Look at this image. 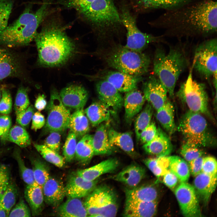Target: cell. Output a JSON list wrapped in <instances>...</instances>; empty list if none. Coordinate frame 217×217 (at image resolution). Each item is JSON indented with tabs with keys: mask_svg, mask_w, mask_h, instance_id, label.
Masks as SVG:
<instances>
[{
	"mask_svg": "<svg viewBox=\"0 0 217 217\" xmlns=\"http://www.w3.org/2000/svg\"><path fill=\"white\" fill-rule=\"evenodd\" d=\"M42 187L44 201L52 206H58L66 196L63 184L50 176Z\"/></svg>",
	"mask_w": 217,
	"mask_h": 217,
	"instance_id": "7402d4cb",
	"label": "cell"
},
{
	"mask_svg": "<svg viewBox=\"0 0 217 217\" xmlns=\"http://www.w3.org/2000/svg\"><path fill=\"white\" fill-rule=\"evenodd\" d=\"M143 162L158 180L169 170L168 156L149 158Z\"/></svg>",
	"mask_w": 217,
	"mask_h": 217,
	"instance_id": "74e56055",
	"label": "cell"
},
{
	"mask_svg": "<svg viewBox=\"0 0 217 217\" xmlns=\"http://www.w3.org/2000/svg\"><path fill=\"white\" fill-rule=\"evenodd\" d=\"M96 89L99 100L108 106L113 112H117L123 105L124 98L113 85L103 80L96 83Z\"/></svg>",
	"mask_w": 217,
	"mask_h": 217,
	"instance_id": "9a60e30c",
	"label": "cell"
},
{
	"mask_svg": "<svg viewBox=\"0 0 217 217\" xmlns=\"http://www.w3.org/2000/svg\"><path fill=\"white\" fill-rule=\"evenodd\" d=\"M9 213L0 203V217H8Z\"/></svg>",
	"mask_w": 217,
	"mask_h": 217,
	"instance_id": "e7e4bbea",
	"label": "cell"
},
{
	"mask_svg": "<svg viewBox=\"0 0 217 217\" xmlns=\"http://www.w3.org/2000/svg\"><path fill=\"white\" fill-rule=\"evenodd\" d=\"M108 134L109 142L112 146L120 148L130 155H133L134 149L131 133L120 132L108 127Z\"/></svg>",
	"mask_w": 217,
	"mask_h": 217,
	"instance_id": "1f68e13d",
	"label": "cell"
},
{
	"mask_svg": "<svg viewBox=\"0 0 217 217\" xmlns=\"http://www.w3.org/2000/svg\"><path fill=\"white\" fill-rule=\"evenodd\" d=\"M143 96L156 110L161 107L168 100L167 90L156 76H151L143 86Z\"/></svg>",
	"mask_w": 217,
	"mask_h": 217,
	"instance_id": "5bb4252c",
	"label": "cell"
},
{
	"mask_svg": "<svg viewBox=\"0 0 217 217\" xmlns=\"http://www.w3.org/2000/svg\"><path fill=\"white\" fill-rule=\"evenodd\" d=\"M125 202L157 201L156 189L151 185L142 186L126 188Z\"/></svg>",
	"mask_w": 217,
	"mask_h": 217,
	"instance_id": "f1b7e54d",
	"label": "cell"
},
{
	"mask_svg": "<svg viewBox=\"0 0 217 217\" xmlns=\"http://www.w3.org/2000/svg\"><path fill=\"white\" fill-rule=\"evenodd\" d=\"M168 158L169 170L177 177L181 182H187L190 174L187 162L177 156H168Z\"/></svg>",
	"mask_w": 217,
	"mask_h": 217,
	"instance_id": "8d00e7d4",
	"label": "cell"
},
{
	"mask_svg": "<svg viewBox=\"0 0 217 217\" xmlns=\"http://www.w3.org/2000/svg\"><path fill=\"white\" fill-rule=\"evenodd\" d=\"M136 6L143 9L176 8L198 0H134Z\"/></svg>",
	"mask_w": 217,
	"mask_h": 217,
	"instance_id": "836d02e7",
	"label": "cell"
},
{
	"mask_svg": "<svg viewBox=\"0 0 217 217\" xmlns=\"http://www.w3.org/2000/svg\"><path fill=\"white\" fill-rule=\"evenodd\" d=\"M7 184L5 186H3L0 188V203L1 202V198L2 193L5 189Z\"/></svg>",
	"mask_w": 217,
	"mask_h": 217,
	"instance_id": "03108f58",
	"label": "cell"
},
{
	"mask_svg": "<svg viewBox=\"0 0 217 217\" xmlns=\"http://www.w3.org/2000/svg\"><path fill=\"white\" fill-rule=\"evenodd\" d=\"M27 94V89L23 86L18 88L16 96L14 110L17 114L26 109L30 105Z\"/></svg>",
	"mask_w": 217,
	"mask_h": 217,
	"instance_id": "bcb514c9",
	"label": "cell"
},
{
	"mask_svg": "<svg viewBox=\"0 0 217 217\" xmlns=\"http://www.w3.org/2000/svg\"><path fill=\"white\" fill-rule=\"evenodd\" d=\"M45 20L34 38L38 62L44 67L61 66L74 55L75 45L66 34V26L58 19L52 17Z\"/></svg>",
	"mask_w": 217,
	"mask_h": 217,
	"instance_id": "7a4b0ae2",
	"label": "cell"
},
{
	"mask_svg": "<svg viewBox=\"0 0 217 217\" xmlns=\"http://www.w3.org/2000/svg\"><path fill=\"white\" fill-rule=\"evenodd\" d=\"M19 152L17 150L15 151L14 157L17 162L20 175L26 186L32 185L36 183L33 171L26 165Z\"/></svg>",
	"mask_w": 217,
	"mask_h": 217,
	"instance_id": "ee69618b",
	"label": "cell"
},
{
	"mask_svg": "<svg viewBox=\"0 0 217 217\" xmlns=\"http://www.w3.org/2000/svg\"><path fill=\"white\" fill-rule=\"evenodd\" d=\"M68 128L74 133L77 137L81 138L87 134L90 128L89 121L83 108L76 109L71 115Z\"/></svg>",
	"mask_w": 217,
	"mask_h": 217,
	"instance_id": "e575fe53",
	"label": "cell"
},
{
	"mask_svg": "<svg viewBox=\"0 0 217 217\" xmlns=\"http://www.w3.org/2000/svg\"><path fill=\"white\" fill-rule=\"evenodd\" d=\"M77 11L101 39L118 34L124 27L113 0H94Z\"/></svg>",
	"mask_w": 217,
	"mask_h": 217,
	"instance_id": "277c9868",
	"label": "cell"
},
{
	"mask_svg": "<svg viewBox=\"0 0 217 217\" xmlns=\"http://www.w3.org/2000/svg\"><path fill=\"white\" fill-rule=\"evenodd\" d=\"M18 194L17 186L9 181L2 193L0 202L9 213L16 203Z\"/></svg>",
	"mask_w": 217,
	"mask_h": 217,
	"instance_id": "60d3db41",
	"label": "cell"
},
{
	"mask_svg": "<svg viewBox=\"0 0 217 217\" xmlns=\"http://www.w3.org/2000/svg\"><path fill=\"white\" fill-rule=\"evenodd\" d=\"M12 102L11 94L6 89H3L0 100V113L7 115L11 112Z\"/></svg>",
	"mask_w": 217,
	"mask_h": 217,
	"instance_id": "816d5d0a",
	"label": "cell"
},
{
	"mask_svg": "<svg viewBox=\"0 0 217 217\" xmlns=\"http://www.w3.org/2000/svg\"><path fill=\"white\" fill-rule=\"evenodd\" d=\"M77 137L74 133L70 131L63 147V154L65 161L71 162L74 158L77 144Z\"/></svg>",
	"mask_w": 217,
	"mask_h": 217,
	"instance_id": "f6af8a7d",
	"label": "cell"
},
{
	"mask_svg": "<svg viewBox=\"0 0 217 217\" xmlns=\"http://www.w3.org/2000/svg\"><path fill=\"white\" fill-rule=\"evenodd\" d=\"M216 185L217 175H211L201 172L195 176L193 186L199 199L206 205Z\"/></svg>",
	"mask_w": 217,
	"mask_h": 217,
	"instance_id": "ffe728a7",
	"label": "cell"
},
{
	"mask_svg": "<svg viewBox=\"0 0 217 217\" xmlns=\"http://www.w3.org/2000/svg\"><path fill=\"white\" fill-rule=\"evenodd\" d=\"M31 163L35 182L42 187L50 176L48 169L45 164L39 159H32Z\"/></svg>",
	"mask_w": 217,
	"mask_h": 217,
	"instance_id": "7bdbcfd3",
	"label": "cell"
},
{
	"mask_svg": "<svg viewBox=\"0 0 217 217\" xmlns=\"http://www.w3.org/2000/svg\"><path fill=\"white\" fill-rule=\"evenodd\" d=\"M177 129L185 143L200 148L216 146V139L201 113L189 110L181 117Z\"/></svg>",
	"mask_w": 217,
	"mask_h": 217,
	"instance_id": "52a82bcc",
	"label": "cell"
},
{
	"mask_svg": "<svg viewBox=\"0 0 217 217\" xmlns=\"http://www.w3.org/2000/svg\"><path fill=\"white\" fill-rule=\"evenodd\" d=\"M46 1L36 11L31 5L26 7L19 17L0 32V45L9 47L27 45L34 39L42 23L55 10Z\"/></svg>",
	"mask_w": 217,
	"mask_h": 217,
	"instance_id": "3957f363",
	"label": "cell"
},
{
	"mask_svg": "<svg viewBox=\"0 0 217 217\" xmlns=\"http://www.w3.org/2000/svg\"><path fill=\"white\" fill-rule=\"evenodd\" d=\"M94 0H64L60 4L67 8H72L77 11L82 7L89 5Z\"/></svg>",
	"mask_w": 217,
	"mask_h": 217,
	"instance_id": "6f0895ef",
	"label": "cell"
},
{
	"mask_svg": "<svg viewBox=\"0 0 217 217\" xmlns=\"http://www.w3.org/2000/svg\"><path fill=\"white\" fill-rule=\"evenodd\" d=\"M34 114V109L32 105H29L26 109L16 114V121L22 127L27 126L32 120Z\"/></svg>",
	"mask_w": 217,
	"mask_h": 217,
	"instance_id": "db71d44e",
	"label": "cell"
},
{
	"mask_svg": "<svg viewBox=\"0 0 217 217\" xmlns=\"http://www.w3.org/2000/svg\"><path fill=\"white\" fill-rule=\"evenodd\" d=\"M175 194L181 212L185 217H202L199 199L193 186L186 182H181Z\"/></svg>",
	"mask_w": 217,
	"mask_h": 217,
	"instance_id": "4fadbf2b",
	"label": "cell"
},
{
	"mask_svg": "<svg viewBox=\"0 0 217 217\" xmlns=\"http://www.w3.org/2000/svg\"><path fill=\"white\" fill-rule=\"evenodd\" d=\"M202 172L211 175H217V161L215 158L210 156L204 157Z\"/></svg>",
	"mask_w": 217,
	"mask_h": 217,
	"instance_id": "f5cc1de1",
	"label": "cell"
},
{
	"mask_svg": "<svg viewBox=\"0 0 217 217\" xmlns=\"http://www.w3.org/2000/svg\"><path fill=\"white\" fill-rule=\"evenodd\" d=\"M157 201L125 202L123 216L126 217H153L157 212Z\"/></svg>",
	"mask_w": 217,
	"mask_h": 217,
	"instance_id": "4316f807",
	"label": "cell"
},
{
	"mask_svg": "<svg viewBox=\"0 0 217 217\" xmlns=\"http://www.w3.org/2000/svg\"><path fill=\"white\" fill-rule=\"evenodd\" d=\"M145 168L139 165L131 164L112 177L116 181L125 184L130 187H136L144 178Z\"/></svg>",
	"mask_w": 217,
	"mask_h": 217,
	"instance_id": "d4e9b609",
	"label": "cell"
},
{
	"mask_svg": "<svg viewBox=\"0 0 217 217\" xmlns=\"http://www.w3.org/2000/svg\"><path fill=\"white\" fill-rule=\"evenodd\" d=\"M46 107L48 115L45 124L46 129L49 132H61L68 128L71 114L69 110L62 103L59 94L55 90L51 92Z\"/></svg>",
	"mask_w": 217,
	"mask_h": 217,
	"instance_id": "7c38bea8",
	"label": "cell"
},
{
	"mask_svg": "<svg viewBox=\"0 0 217 217\" xmlns=\"http://www.w3.org/2000/svg\"><path fill=\"white\" fill-rule=\"evenodd\" d=\"M11 125V120L9 116L5 115L0 116V137L2 142L6 141Z\"/></svg>",
	"mask_w": 217,
	"mask_h": 217,
	"instance_id": "11a10c76",
	"label": "cell"
},
{
	"mask_svg": "<svg viewBox=\"0 0 217 217\" xmlns=\"http://www.w3.org/2000/svg\"><path fill=\"white\" fill-rule=\"evenodd\" d=\"M59 95L66 107L76 109L83 108L88 97V93L85 88L77 84L71 85L64 87Z\"/></svg>",
	"mask_w": 217,
	"mask_h": 217,
	"instance_id": "e0dca14e",
	"label": "cell"
},
{
	"mask_svg": "<svg viewBox=\"0 0 217 217\" xmlns=\"http://www.w3.org/2000/svg\"><path fill=\"white\" fill-rule=\"evenodd\" d=\"M47 102L45 96L39 94L36 98L35 103V108L39 111L45 109L46 107Z\"/></svg>",
	"mask_w": 217,
	"mask_h": 217,
	"instance_id": "be15d7a7",
	"label": "cell"
},
{
	"mask_svg": "<svg viewBox=\"0 0 217 217\" xmlns=\"http://www.w3.org/2000/svg\"><path fill=\"white\" fill-rule=\"evenodd\" d=\"M34 146L37 151L47 162L59 168L62 167L65 164L64 157L44 145L35 143Z\"/></svg>",
	"mask_w": 217,
	"mask_h": 217,
	"instance_id": "b9f144b4",
	"label": "cell"
},
{
	"mask_svg": "<svg viewBox=\"0 0 217 217\" xmlns=\"http://www.w3.org/2000/svg\"><path fill=\"white\" fill-rule=\"evenodd\" d=\"M93 137V135L86 134L77 143L74 157L82 165L88 164L94 155Z\"/></svg>",
	"mask_w": 217,
	"mask_h": 217,
	"instance_id": "d590c367",
	"label": "cell"
},
{
	"mask_svg": "<svg viewBox=\"0 0 217 217\" xmlns=\"http://www.w3.org/2000/svg\"><path fill=\"white\" fill-rule=\"evenodd\" d=\"M203 157H200L188 162L190 173L194 176L202 172L204 158Z\"/></svg>",
	"mask_w": 217,
	"mask_h": 217,
	"instance_id": "680465c9",
	"label": "cell"
},
{
	"mask_svg": "<svg viewBox=\"0 0 217 217\" xmlns=\"http://www.w3.org/2000/svg\"><path fill=\"white\" fill-rule=\"evenodd\" d=\"M6 141L14 143L22 148L27 147L31 144L30 137L27 131L21 126L18 125L10 128Z\"/></svg>",
	"mask_w": 217,
	"mask_h": 217,
	"instance_id": "f35d334b",
	"label": "cell"
},
{
	"mask_svg": "<svg viewBox=\"0 0 217 217\" xmlns=\"http://www.w3.org/2000/svg\"><path fill=\"white\" fill-rule=\"evenodd\" d=\"M13 5L12 0H0V32L7 26Z\"/></svg>",
	"mask_w": 217,
	"mask_h": 217,
	"instance_id": "7dc6e473",
	"label": "cell"
},
{
	"mask_svg": "<svg viewBox=\"0 0 217 217\" xmlns=\"http://www.w3.org/2000/svg\"><path fill=\"white\" fill-rule=\"evenodd\" d=\"M187 65L185 55L178 48H171L166 53L161 48L156 51L153 62V71L171 97L174 96L177 81Z\"/></svg>",
	"mask_w": 217,
	"mask_h": 217,
	"instance_id": "8992f818",
	"label": "cell"
},
{
	"mask_svg": "<svg viewBox=\"0 0 217 217\" xmlns=\"http://www.w3.org/2000/svg\"><path fill=\"white\" fill-rule=\"evenodd\" d=\"M1 90H0V100L1 99Z\"/></svg>",
	"mask_w": 217,
	"mask_h": 217,
	"instance_id": "003e7915",
	"label": "cell"
},
{
	"mask_svg": "<svg viewBox=\"0 0 217 217\" xmlns=\"http://www.w3.org/2000/svg\"><path fill=\"white\" fill-rule=\"evenodd\" d=\"M24 196L32 215H39L43 210L44 201L42 187L36 182L32 185L26 186Z\"/></svg>",
	"mask_w": 217,
	"mask_h": 217,
	"instance_id": "83f0119b",
	"label": "cell"
},
{
	"mask_svg": "<svg viewBox=\"0 0 217 217\" xmlns=\"http://www.w3.org/2000/svg\"><path fill=\"white\" fill-rule=\"evenodd\" d=\"M32 120L31 128L35 131L42 128L45 124L44 116L39 111L34 113Z\"/></svg>",
	"mask_w": 217,
	"mask_h": 217,
	"instance_id": "94428289",
	"label": "cell"
},
{
	"mask_svg": "<svg viewBox=\"0 0 217 217\" xmlns=\"http://www.w3.org/2000/svg\"><path fill=\"white\" fill-rule=\"evenodd\" d=\"M119 165L118 160L111 158L103 161L91 167L77 171L75 173L84 179L93 181L102 175L111 173L116 170Z\"/></svg>",
	"mask_w": 217,
	"mask_h": 217,
	"instance_id": "cb8c5ba5",
	"label": "cell"
},
{
	"mask_svg": "<svg viewBox=\"0 0 217 217\" xmlns=\"http://www.w3.org/2000/svg\"><path fill=\"white\" fill-rule=\"evenodd\" d=\"M217 41L216 38L205 40L196 49L193 68L206 79L212 77L215 87H217Z\"/></svg>",
	"mask_w": 217,
	"mask_h": 217,
	"instance_id": "30bf717a",
	"label": "cell"
},
{
	"mask_svg": "<svg viewBox=\"0 0 217 217\" xmlns=\"http://www.w3.org/2000/svg\"><path fill=\"white\" fill-rule=\"evenodd\" d=\"M141 77L118 71H110L102 72L100 78L109 82L120 92L126 93L137 88Z\"/></svg>",
	"mask_w": 217,
	"mask_h": 217,
	"instance_id": "2e32d148",
	"label": "cell"
},
{
	"mask_svg": "<svg viewBox=\"0 0 217 217\" xmlns=\"http://www.w3.org/2000/svg\"><path fill=\"white\" fill-rule=\"evenodd\" d=\"M102 58L109 67L134 76L147 73L151 63L149 56L142 52L134 51L125 46L113 44L102 52Z\"/></svg>",
	"mask_w": 217,
	"mask_h": 217,
	"instance_id": "5b68a950",
	"label": "cell"
},
{
	"mask_svg": "<svg viewBox=\"0 0 217 217\" xmlns=\"http://www.w3.org/2000/svg\"><path fill=\"white\" fill-rule=\"evenodd\" d=\"M200 148L184 143L181 146V153L185 160L188 162L197 158L203 156L205 153Z\"/></svg>",
	"mask_w": 217,
	"mask_h": 217,
	"instance_id": "c3c4849f",
	"label": "cell"
},
{
	"mask_svg": "<svg viewBox=\"0 0 217 217\" xmlns=\"http://www.w3.org/2000/svg\"><path fill=\"white\" fill-rule=\"evenodd\" d=\"M98 180H86L75 173L69 177L65 186L66 196L80 198L87 196L96 186Z\"/></svg>",
	"mask_w": 217,
	"mask_h": 217,
	"instance_id": "ac0fdd59",
	"label": "cell"
},
{
	"mask_svg": "<svg viewBox=\"0 0 217 217\" xmlns=\"http://www.w3.org/2000/svg\"><path fill=\"white\" fill-rule=\"evenodd\" d=\"M141 111L136 118L135 122V131L137 141L140 140V135L143 131L151 121L153 108L148 103Z\"/></svg>",
	"mask_w": 217,
	"mask_h": 217,
	"instance_id": "ab89813d",
	"label": "cell"
},
{
	"mask_svg": "<svg viewBox=\"0 0 217 217\" xmlns=\"http://www.w3.org/2000/svg\"><path fill=\"white\" fill-rule=\"evenodd\" d=\"M145 101L143 95L137 88L126 93L123 105L127 123H131L135 116L141 112Z\"/></svg>",
	"mask_w": 217,
	"mask_h": 217,
	"instance_id": "603a6c76",
	"label": "cell"
},
{
	"mask_svg": "<svg viewBox=\"0 0 217 217\" xmlns=\"http://www.w3.org/2000/svg\"><path fill=\"white\" fill-rule=\"evenodd\" d=\"M161 177L162 178L163 183L172 189L175 187L179 180L177 177L170 170Z\"/></svg>",
	"mask_w": 217,
	"mask_h": 217,
	"instance_id": "91938a15",
	"label": "cell"
},
{
	"mask_svg": "<svg viewBox=\"0 0 217 217\" xmlns=\"http://www.w3.org/2000/svg\"><path fill=\"white\" fill-rule=\"evenodd\" d=\"M10 181V171L5 165L0 164V188L6 185Z\"/></svg>",
	"mask_w": 217,
	"mask_h": 217,
	"instance_id": "6125c7cd",
	"label": "cell"
},
{
	"mask_svg": "<svg viewBox=\"0 0 217 217\" xmlns=\"http://www.w3.org/2000/svg\"><path fill=\"white\" fill-rule=\"evenodd\" d=\"M92 126L96 127L108 121L111 117V109L104 103L99 100L93 102L84 110Z\"/></svg>",
	"mask_w": 217,
	"mask_h": 217,
	"instance_id": "f546056e",
	"label": "cell"
},
{
	"mask_svg": "<svg viewBox=\"0 0 217 217\" xmlns=\"http://www.w3.org/2000/svg\"><path fill=\"white\" fill-rule=\"evenodd\" d=\"M156 111V119L168 134L172 135L177 130L175 121V109L173 104L168 99Z\"/></svg>",
	"mask_w": 217,
	"mask_h": 217,
	"instance_id": "4dcf8cb0",
	"label": "cell"
},
{
	"mask_svg": "<svg viewBox=\"0 0 217 217\" xmlns=\"http://www.w3.org/2000/svg\"><path fill=\"white\" fill-rule=\"evenodd\" d=\"M217 6L216 0H198L165 10L152 24L165 35L208 37L217 33Z\"/></svg>",
	"mask_w": 217,
	"mask_h": 217,
	"instance_id": "6da1fadb",
	"label": "cell"
},
{
	"mask_svg": "<svg viewBox=\"0 0 217 217\" xmlns=\"http://www.w3.org/2000/svg\"><path fill=\"white\" fill-rule=\"evenodd\" d=\"M119 12L127 32V42L125 46L126 47L136 51L142 52L150 43L162 39V36H155L141 31L137 26L135 16L127 6L123 5Z\"/></svg>",
	"mask_w": 217,
	"mask_h": 217,
	"instance_id": "8fae6325",
	"label": "cell"
},
{
	"mask_svg": "<svg viewBox=\"0 0 217 217\" xmlns=\"http://www.w3.org/2000/svg\"><path fill=\"white\" fill-rule=\"evenodd\" d=\"M86 197L84 205L91 217H115L118 209L115 191L106 185L96 186Z\"/></svg>",
	"mask_w": 217,
	"mask_h": 217,
	"instance_id": "ba28073f",
	"label": "cell"
},
{
	"mask_svg": "<svg viewBox=\"0 0 217 217\" xmlns=\"http://www.w3.org/2000/svg\"><path fill=\"white\" fill-rule=\"evenodd\" d=\"M104 122L99 124L93 137L94 155L111 154L115 151L114 146L110 143L108 137V123Z\"/></svg>",
	"mask_w": 217,
	"mask_h": 217,
	"instance_id": "484cf974",
	"label": "cell"
},
{
	"mask_svg": "<svg viewBox=\"0 0 217 217\" xmlns=\"http://www.w3.org/2000/svg\"><path fill=\"white\" fill-rule=\"evenodd\" d=\"M143 148L148 154L158 156H167L173 146L168 135L160 128H157L156 134L149 142L143 144Z\"/></svg>",
	"mask_w": 217,
	"mask_h": 217,
	"instance_id": "d6986e66",
	"label": "cell"
},
{
	"mask_svg": "<svg viewBox=\"0 0 217 217\" xmlns=\"http://www.w3.org/2000/svg\"><path fill=\"white\" fill-rule=\"evenodd\" d=\"M49 132V134L45 140L44 145L59 153L61 146L60 132L55 131Z\"/></svg>",
	"mask_w": 217,
	"mask_h": 217,
	"instance_id": "f907efd6",
	"label": "cell"
},
{
	"mask_svg": "<svg viewBox=\"0 0 217 217\" xmlns=\"http://www.w3.org/2000/svg\"><path fill=\"white\" fill-rule=\"evenodd\" d=\"M58 215L61 217H86L88 214L80 198L68 197L58 208Z\"/></svg>",
	"mask_w": 217,
	"mask_h": 217,
	"instance_id": "d6a6232c",
	"label": "cell"
},
{
	"mask_svg": "<svg viewBox=\"0 0 217 217\" xmlns=\"http://www.w3.org/2000/svg\"><path fill=\"white\" fill-rule=\"evenodd\" d=\"M31 215L30 207L24 200L21 198L14 207L10 210L8 217H29Z\"/></svg>",
	"mask_w": 217,
	"mask_h": 217,
	"instance_id": "681fc988",
	"label": "cell"
},
{
	"mask_svg": "<svg viewBox=\"0 0 217 217\" xmlns=\"http://www.w3.org/2000/svg\"><path fill=\"white\" fill-rule=\"evenodd\" d=\"M176 95L189 110L211 116L208 108V97L205 85L193 80L191 70L186 80L181 84Z\"/></svg>",
	"mask_w": 217,
	"mask_h": 217,
	"instance_id": "9c48e42d",
	"label": "cell"
},
{
	"mask_svg": "<svg viewBox=\"0 0 217 217\" xmlns=\"http://www.w3.org/2000/svg\"><path fill=\"white\" fill-rule=\"evenodd\" d=\"M21 70V63L17 55L9 50L0 49V80L19 76Z\"/></svg>",
	"mask_w": 217,
	"mask_h": 217,
	"instance_id": "44dd1931",
	"label": "cell"
},
{
	"mask_svg": "<svg viewBox=\"0 0 217 217\" xmlns=\"http://www.w3.org/2000/svg\"><path fill=\"white\" fill-rule=\"evenodd\" d=\"M157 130L155 123L151 121L140 134V140L142 143L144 144L151 141L155 136Z\"/></svg>",
	"mask_w": 217,
	"mask_h": 217,
	"instance_id": "9f6ffc18",
	"label": "cell"
}]
</instances>
